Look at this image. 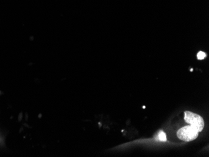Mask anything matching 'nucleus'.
<instances>
[{
    "label": "nucleus",
    "mask_w": 209,
    "mask_h": 157,
    "mask_svg": "<svg viewBox=\"0 0 209 157\" xmlns=\"http://www.w3.org/2000/svg\"><path fill=\"white\" fill-rule=\"evenodd\" d=\"M156 139H157L158 141H167V137H166V134L163 131H160L157 135V138H156Z\"/></svg>",
    "instance_id": "obj_3"
},
{
    "label": "nucleus",
    "mask_w": 209,
    "mask_h": 157,
    "mask_svg": "<svg viewBox=\"0 0 209 157\" xmlns=\"http://www.w3.org/2000/svg\"><path fill=\"white\" fill-rule=\"evenodd\" d=\"M199 132L192 126H185L177 131V137L179 139L185 141L195 140L198 136Z\"/></svg>",
    "instance_id": "obj_2"
},
{
    "label": "nucleus",
    "mask_w": 209,
    "mask_h": 157,
    "mask_svg": "<svg viewBox=\"0 0 209 157\" xmlns=\"http://www.w3.org/2000/svg\"><path fill=\"white\" fill-rule=\"evenodd\" d=\"M184 113H185L184 115L185 121L189 123L193 128H194L196 130L201 132L204 129L205 125L202 117L189 111H185Z\"/></svg>",
    "instance_id": "obj_1"
},
{
    "label": "nucleus",
    "mask_w": 209,
    "mask_h": 157,
    "mask_svg": "<svg viewBox=\"0 0 209 157\" xmlns=\"http://www.w3.org/2000/svg\"><path fill=\"white\" fill-rule=\"evenodd\" d=\"M206 57V54L203 51H199L197 54V58L198 60H204V58Z\"/></svg>",
    "instance_id": "obj_4"
}]
</instances>
